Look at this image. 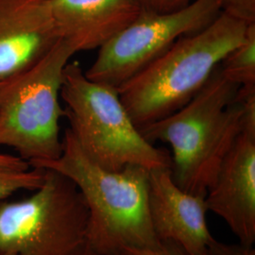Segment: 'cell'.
Returning <instances> with one entry per match:
<instances>
[{"instance_id": "6da1fadb", "label": "cell", "mask_w": 255, "mask_h": 255, "mask_svg": "<svg viewBox=\"0 0 255 255\" xmlns=\"http://www.w3.org/2000/svg\"><path fill=\"white\" fill-rule=\"evenodd\" d=\"M240 87L215 69L200 92L181 109L139 128L149 143L161 141L172 149L171 175L176 185L192 195H204L255 109V93Z\"/></svg>"}, {"instance_id": "7a4b0ae2", "label": "cell", "mask_w": 255, "mask_h": 255, "mask_svg": "<svg viewBox=\"0 0 255 255\" xmlns=\"http://www.w3.org/2000/svg\"><path fill=\"white\" fill-rule=\"evenodd\" d=\"M32 167L52 169L77 185L89 211L88 238L97 255H122L128 250L161 247L148 212L149 169L129 164L109 171L91 161L67 128L63 152Z\"/></svg>"}, {"instance_id": "3957f363", "label": "cell", "mask_w": 255, "mask_h": 255, "mask_svg": "<svg viewBox=\"0 0 255 255\" xmlns=\"http://www.w3.org/2000/svg\"><path fill=\"white\" fill-rule=\"evenodd\" d=\"M250 24L224 12L200 31L180 38L119 88L120 101L138 128L181 109L239 45Z\"/></svg>"}, {"instance_id": "277c9868", "label": "cell", "mask_w": 255, "mask_h": 255, "mask_svg": "<svg viewBox=\"0 0 255 255\" xmlns=\"http://www.w3.org/2000/svg\"><path fill=\"white\" fill-rule=\"evenodd\" d=\"M61 100L77 143L95 164L109 171L129 164L170 168L168 151L142 135L120 101L119 91L89 80L78 63L64 68Z\"/></svg>"}, {"instance_id": "5b68a950", "label": "cell", "mask_w": 255, "mask_h": 255, "mask_svg": "<svg viewBox=\"0 0 255 255\" xmlns=\"http://www.w3.org/2000/svg\"><path fill=\"white\" fill-rule=\"evenodd\" d=\"M44 169V182L32 195L0 201V255H97L82 193L69 178Z\"/></svg>"}, {"instance_id": "8992f818", "label": "cell", "mask_w": 255, "mask_h": 255, "mask_svg": "<svg viewBox=\"0 0 255 255\" xmlns=\"http://www.w3.org/2000/svg\"><path fill=\"white\" fill-rule=\"evenodd\" d=\"M76 54L64 40L13 79L0 105V146L13 148L31 166L63 152L60 120L64 68Z\"/></svg>"}, {"instance_id": "52a82bcc", "label": "cell", "mask_w": 255, "mask_h": 255, "mask_svg": "<svg viewBox=\"0 0 255 255\" xmlns=\"http://www.w3.org/2000/svg\"><path fill=\"white\" fill-rule=\"evenodd\" d=\"M221 12L217 0H194L171 12L144 10L98 50L84 71L93 82L117 90L153 63L180 38L207 27Z\"/></svg>"}, {"instance_id": "ba28073f", "label": "cell", "mask_w": 255, "mask_h": 255, "mask_svg": "<svg viewBox=\"0 0 255 255\" xmlns=\"http://www.w3.org/2000/svg\"><path fill=\"white\" fill-rule=\"evenodd\" d=\"M208 211L224 219L239 242H255V109L224 158L205 196Z\"/></svg>"}, {"instance_id": "9c48e42d", "label": "cell", "mask_w": 255, "mask_h": 255, "mask_svg": "<svg viewBox=\"0 0 255 255\" xmlns=\"http://www.w3.org/2000/svg\"><path fill=\"white\" fill-rule=\"evenodd\" d=\"M148 212L155 236L171 241L187 255H207L211 236L206 221L205 196L182 191L170 168L149 170Z\"/></svg>"}, {"instance_id": "30bf717a", "label": "cell", "mask_w": 255, "mask_h": 255, "mask_svg": "<svg viewBox=\"0 0 255 255\" xmlns=\"http://www.w3.org/2000/svg\"><path fill=\"white\" fill-rule=\"evenodd\" d=\"M60 40L48 0H0V82L26 72Z\"/></svg>"}, {"instance_id": "8fae6325", "label": "cell", "mask_w": 255, "mask_h": 255, "mask_svg": "<svg viewBox=\"0 0 255 255\" xmlns=\"http://www.w3.org/2000/svg\"><path fill=\"white\" fill-rule=\"evenodd\" d=\"M61 40L76 53L99 49L142 11L136 0H48Z\"/></svg>"}, {"instance_id": "7c38bea8", "label": "cell", "mask_w": 255, "mask_h": 255, "mask_svg": "<svg viewBox=\"0 0 255 255\" xmlns=\"http://www.w3.org/2000/svg\"><path fill=\"white\" fill-rule=\"evenodd\" d=\"M219 69L241 91L255 92V23L249 25L245 38L223 58Z\"/></svg>"}, {"instance_id": "4fadbf2b", "label": "cell", "mask_w": 255, "mask_h": 255, "mask_svg": "<svg viewBox=\"0 0 255 255\" xmlns=\"http://www.w3.org/2000/svg\"><path fill=\"white\" fill-rule=\"evenodd\" d=\"M44 180V168H17L0 164V201H6L12 194L21 190L35 191Z\"/></svg>"}, {"instance_id": "5bb4252c", "label": "cell", "mask_w": 255, "mask_h": 255, "mask_svg": "<svg viewBox=\"0 0 255 255\" xmlns=\"http://www.w3.org/2000/svg\"><path fill=\"white\" fill-rule=\"evenodd\" d=\"M221 12L247 24L255 23V0H217Z\"/></svg>"}, {"instance_id": "9a60e30c", "label": "cell", "mask_w": 255, "mask_h": 255, "mask_svg": "<svg viewBox=\"0 0 255 255\" xmlns=\"http://www.w3.org/2000/svg\"><path fill=\"white\" fill-rule=\"evenodd\" d=\"M207 255H255V250L254 247L240 242L237 244H227L213 238L208 246Z\"/></svg>"}, {"instance_id": "2e32d148", "label": "cell", "mask_w": 255, "mask_h": 255, "mask_svg": "<svg viewBox=\"0 0 255 255\" xmlns=\"http://www.w3.org/2000/svg\"><path fill=\"white\" fill-rule=\"evenodd\" d=\"M144 10L154 12H171L182 9L194 0H136Z\"/></svg>"}, {"instance_id": "e0dca14e", "label": "cell", "mask_w": 255, "mask_h": 255, "mask_svg": "<svg viewBox=\"0 0 255 255\" xmlns=\"http://www.w3.org/2000/svg\"><path fill=\"white\" fill-rule=\"evenodd\" d=\"M162 245L154 251H138L128 250L129 254L133 255H187L181 247L171 241L162 242Z\"/></svg>"}, {"instance_id": "ac0fdd59", "label": "cell", "mask_w": 255, "mask_h": 255, "mask_svg": "<svg viewBox=\"0 0 255 255\" xmlns=\"http://www.w3.org/2000/svg\"><path fill=\"white\" fill-rule=\"evenodd\" d=\"M0 164L17 168H27L30 166L28 163L17 155L7 154L3 152H0Z\"/></svg>"}, {"instance_id": "d6986e66", "label": "cell", "mask_w": 255, "mask_h": 255, "mask_svg": "<svg viewBox=\"0 0 255 255\" xmlns=\"http://www.w3.org/2000/svg\"><path fill=\"white\" fill-rule=\"evenodd\" d=\"M13 79L14 78L8 80V81H5V82H0V105H1V102L3 101L6 93L9 90V86H10L11 82L13 81Z\"/></svg>"}, {"instance_id": "ffe728a7", "label": "cell", "mask_w": 255, "mask_h": 255, "mask_svg": "<svg viewBox=\"0 0 255 255\" xmlns=\"http://www.w3.org/2000/svg\"><path fill=\"white\" fill-rule=\"evenodd\" d=\"M131 255V254H129V253H128V252H126V253H125V254H123V255Z\"/></svg>"}, {"instance_id": "44dd1931", "label": "cell", "mask_w": 255, "mask_h": 255, "mask_svg": "<svg viewBox=\"0 0 255 255\" xmlns=\"http://www.w3.org/2000/svg\"><path fill=\"white\" fill-rule=\"evenodd\" d=\"M12 255V254H4V255Z\"/></svg>"}]
</instances>
